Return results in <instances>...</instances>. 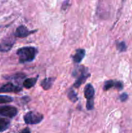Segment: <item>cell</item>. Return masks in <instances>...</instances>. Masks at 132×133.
Wrapping results in <instances>:
<instances>
[{"label":"cell","mask_w":132,"mask_h":133,"mask_svg":"<svg viewBox=\"0 0 132 133\" xmlns=\"http://www.w3.org/2000/svg\"><path fill=\"white\" fill-rule=\"evenodd\" d=\"M67 97L72 103H76L78 101L77 94L72 88H71L67 92Z\"/></svg>","instance_id":"obj_14"},{"label":"cell","mask_w":132,"mask_h":133,"mask_svg":"<svg viewBox=\"0 0 132 133\" xmlns=\"http://www.w3.org/2000/svg\"><path fill=\"white\" fill-rule=\"evenodd\" d=\"M38 80V77L26 79L25 80L23 81V86L25 87V88H27V89H30V88H32V87L36 84V83H37Z\"/></svg>","instance_id":"obj_12"},{"label":"cell","mask_w":132,"mask_h":133,"mask_svg":"<svg viewBox=\"0 0 132 133\" xmlns=\"http://www.w3.org/2000/svg\"><path fill=\"white\" fill-rule=\"evenodd\" d=\"M56 80V77H47L45 78L41 82V87H42L43 89L45 90H48L50 89L53 86L54 81Z\"/></svg>","instance_id":"obj_11"},{"label":"cell","mask_w":132,"mask_h":133,"mask_svg":"<svg viewBox=\"0 0 132 133\" xmlns=\"http://www.w3.org/2000/svg\"><path fill=\"white\" fill-rule=\"evenodd\" d=\"M123 83L121 81H117L114 80H108L104 82L103 86V90L104 91H107L112 88H115L118 90H122L123 89Z\"/></svg>","instance_id":"obj_8"},{"label":"cell","mask_w":132,"mask_h":133,"mask_svg":"<svg viewBox=\"0 0 132 133\" xmlns=\"http://www.w3.org/2000/svg\"><path fill=\"white\" fill-rule=\"evenodd\" d=\"M84 97L86 98V108L88 110H91L94 109V89L91 83L87 84L84 90Z\"/></svg>","instance_id":"obj_3"},{"label":"cell","mask_w":132,"mask_h":133,"mask_svg":"<svg viewBox=\"0 0 132 133\" xmlns=\"http://www.w3.org/2000/svg\"><path fill=\"white\" fill-rule=\"evenodd\" d=\"M13 97L8 96H3V95H0V104L3 103H11L13 101Z\"/></svg>","instance_id":"obj_15"},{"label":"cell","mask_w":132,"mask_h":133,"mask_svg":"<svg viewBox=\"0 0 132 133\" xmlns=\"http://www.w3.org/2000/svg\"><path fill=\"white\" fill-rule=\"evenodd\" d=\"M38 53V51L37 48L32 46H26L18 49L16 51V55L19 57V63H25L33 61Z\"/></svg>","instance_id":"obj_1"},{"label":"cell","mask_w":132,"mask_h":133,"mask_svg":"<svg viewBox=\"0 0 132 133\" xmlns=\"http://www.w3.org/2000/svg\"><path fill=\"white\" fill-rule=\"evenodd\" d=\"M72 76L76 77V81L73 84V87L78 88L82 84H84L85 81L89 77L91 74L88 71L87 68L84 66H78L72 71Z\"/></svg>","instance_id":"obj_2"},{"label":"cell","mask_w":132,"mask_h":133,"mask_svg":"<svg viewBox=\"0 0 132 133\" xmlns=\"http://www.w3.org/2000/svg\"><path fill=\"white\" fill-rule=\"evenodd\" d=\"M128 98V95L126 93H123L120 96V99L122 102H124L126 101Z\"/></svg>","instance_id":"obj_18"},{"label":"cell","mask_w":132,"mask_h":133,"mask_svg":"<svg viewBox=\"0 0 132 133\" xmlns=\"http://www.w3.org/2000/svg\"><path fill=\"white\" fill-rule=\"evenodd\" d=\"M43 115L36 111H29L26 113L23 116V119L26 124L36 125L42 122Z\"/></svg>","instance_id":"obj_4"},{"label":"cell","mask_w":132,"mask_h":133,"mask_svg":"<svg viewBox=\"0 0 132 133\" xmlns=\"http://www.w3.org/2000/svg\"><path fill=\"white\" fill-rule=\"evenodd\" d=\"M19 133H31V130L28 127H26V128L23 129L21 131H20Z\"/></svg>","instance_id":"obj_19"},{"label":"cell","mask_w":132,"mask_h":133,"mask_svg":"<svg viewBox=\"0 0 132 133\" xmlns=\"http://www.w3.org/2000/svg\"><path fill=\"white\" fill-rule=\"evenodd\" d=\"M24 77H25V75L24 74H22V73H19V74H16L15 75H13L12 76L9 77V78H6L7 79H22Z\"/></svg>","instance_id":"obj_17"},{"label":"cell","mask_w":132,"mask_h":133,"mask_svg":"<svg viewBox=\"0 0 132 133\" xmlns=\"http://www.w3.org/2000/svg\"><path fill=\"white\" fill-rule=\"evenodd\" d=\"M116 49L120 52H124L125 51H126L127 46L124 42H116Z\"/></svg>","instance_id":"obj_16"},{"label":"cell","mask_w":132,"mask_h":133,"mask_svg":"<svg viewBox=\"0 0 132 133\" xmlns=\"http://www.w3.org/2000/svg\"><path fill=\"white\" fill-rule=\"evenodd\" d=\"M15 40L12 37L6 38L4 39L0 44V51L1 52H7L11 49L14 45Z\"/></svg>","instance_id":"obj_9"},{"label":"cell","mask_w":132,"mask_h":133,"mask_svg":"<svg viewBox=\"0 0 132 133\" xmlns=\"http://www.w3.org/2000/svg\"><path fill=\"white\" fill-rule=\"evenodd\" d=\"M18 110L15 107L11 105H4L0 106V116L12 118L18 114Z\"/></svg>","instance_id":"obj_5"},{"label":"cell","mask_w":132,"mask_h":133,"mask_svg":"<svg viewBox=\"0 0 132 133\" xmlns=\"http://www.w3.org/2000/svg\"><path fill=\"white\" fill-rule=\"evenodd\" d=\"M85 55V50L84 49H76L75 55L72 56V59L75 63L78 64L84 59Z\"/></svg>","instance_id":"obj_10"},{"label":"cell","mask_w":132,"mask_h":133,"mask_svg":"<svg viewBox=\"0 0 132 133\" xmlns=\"http://www.w3.org/2000/svg\"><path fill=\"white\" fill-rule=\"evenodd\" d=\"M10 122L6 118H0V132L6 131L10 127Z\"/></svg>","instance_id":"obj_13"},{"label":"cell","mask_w":132,"mask_h":133,"mask_svg":"<svg viewBox=\"0 0 132 133\" xmlns=\"http://www.w3.org/2000/svg\"><path fill=\"white\" fill-rule=\"evenodd\" d=\"M21 91L22 88L20 87L15 85L12 83H7L0 87V93H8V92L19 93Z\"/></svg>","instance_id":"obj_7"},{"label":"cell","mask_w":132,"mask_h":133,"mask_svg":"<svg viewBox=\"0 0 132 133\" xmlns=\"http://www.w3.org/2000/svg\"><path fill=\"white\" fill-rule=\"evenodd\" d=\"M36 30H32L30 31L27 27L25 25H20L16 29L15 32H14V36L16 37L20 38H23L27 37L29 35L34 33L36 32Z\"/></svg>","instance_id":"obj_6"}]
</instances>
